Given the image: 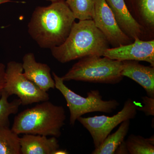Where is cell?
<instances>
[{
  "instance_id": "1",
  "label": "cell",
  "mask_w": 154,
  "mask_h": 154,
  "mask_svg": "<svg viewBox=\"0 0 154 154\" xmlns=\"http://www.w3.org/2000/svg\"><path fill=\"white\" fill-rule=\"evenodd\" d=\"M75 19L65 1L38 6L31 15L28 33L41 48L51 49L65 41Z\"/></svg>"
},
{
  "instance_id": "2",
  "label": "cell",
  "mask_w": 154,
  "mask_h": 154,
  "mask_svg": "<svg viewBox=\"0 0 154 154\" xmlns=\"http://www.w3.org/2000/svg\"><path fill=\"white\" fill-rule=\"evenodd\" d=\"M110 45L93 20L75 22L66 40L51 48V54L61 63L89 56H103Z\"/></svg>"
},
{
  "instance_id": "3",
  "label": "cell",
  "mask_w": 154,
  "mask_h": 154,
  "mask_svg": "<svg viewBox=\"0 0 154 154\" xmlns=\"http://www.w3.org/2000/svg\"><path fill=\"white\" fill-rule=\"evenodd\" d=\"M66 119L62 106L48 101L25 109L14 118L11 130L17 134L40 135L59 137Z\"/></svg>"
},
{
  "instance_id": "4",
  "label": "cell",
  "mask_w": 154,
  "mask_h": 154,
  "mask_svg": "<svg viewBox=\"0 0 154 154\" xmlns=\"http://www.w3.org/2000/svg\"><path fill=\"white\" fill-rule=\"evenodd\" d=\"M89 56L79 59L63 76L64 82L70 81L116 85L123 79L122 62L106 57Z\"/></svg>"
},
{
  "instance_id": "5",
  "label": "cell",
  "mask_w": 154,
  "mask_h": 154,
  "mask_svg": "<svg viewBox=\"0 0 154 154\" xmlns=\"http://www.w3.org/2000/svg\"><path fill=\"white\" fill-rule=\"evenodd\" d=\"M55 88L61 93L66 99L70 112L69 123L74 125L78 119L86 113L100 112L110 113L117 109L119 103L116 100L105 101L98 90H91L86 97L76 94L64 83L61 77L52 72Z\"/></svg>"
},
{
  "instance_id": "6",
  "label": "cell",
  "mask_w": 154,
  "mask_h": 154,
  "mask_svg": "<svg viewBox=\"0 0 154 154\" xmlns=\"http://www.w3.org/2000/svg\"><path fill=\"white\" fill-rule=\"evenodd\" d=\"M22 63L11 61L7 63L4 91L9 96H18L22 105H31L49 100V94L43 91L23 74Z\"/></svg>"
},
{
  "instance_id": "7",
  "label": "cell",
  "mask_w": 154,
  "mask_h": 154,
  "mask_svg": "<svg viewBox=\"0 0 154 154\" xmlns=\"http://www.w3.org/2000/svg\"><path fill=\"white\" fill-rule=\"evenodd\" d=\"M137 113L136 105L131 99H128L125 102L122 109L113 116H81L77 120L90 133L95 148H97L115 128L122 122L133 119Z\"/></svg>"
},
{
  "instance_id": "8",
  "label": "cell",
  "mask_w": 154,
  "mask_h": 154,
  "mask_svg": "<svg viewBox=\"0 0 154 154\" xmlns=\"http://www.w3.org/2000/svg\"><path fill=\"white\" fill-rule=\"evenodd\" d=\"M92 20L96 28L104 34L112 48L130 44L134 41L119 28L105 0H96Z\"/></svg>"
},
{
  "instance_id": "9",
  "label": "cell",
  "mask_w": 154,
  "mask_h": 154,
  "mask_svg": "<svg viewBox=\"0 0 154 154\" xmlns=\"http://www.w3.org/2000/svg\"><path fill=\"white\" fill-rule=\"evenodd\" d=\"M103 56L121 61H145L154 66V39L144 40L135 38L130 44L108 48Z\"/></svg>"
},
{
  "instance_id": "10",
  "label": "cell",
  "mask_w": 154,
  "mask_h": 154,
  "mask_svg": "<svg viewBox=\"0 0 154 154\" xmlns=\"http://www.w3.org/2000/svg\"><path fill=\"white\" fill-rule=\"evenodd\" d=\"M122 32L134 41L135 38L152 40L145 30L131 16L124 0H105Z\"/></svg>"
},
{
  "instance_id": "11",
  "label": "cell",
  "mask_w": 154,
  "mask_h": 154,
  "mask_svg": "<svg viewBox=\"0 0 154 154\" xmlns=\"http://www.w3.org/2000/svg\"><path fill=\"white\" fill-rule=\"evenodd\" d=\"M22 61L23 74L27 79L45 92L55 88V82L47 64L36 61L34 54L31 52L26 54Z\"/></svg>"
},
{
  "instance_id": "12",
  "label": "cell",
  "mask_w": 154,
  "mask_h": 154,
  "mask_svg": "<svg viewBox=\"0 0 154 154\" xmlns=\"http://www.w3.org/2000/svg\"><path fill=\"white\" fill-rule=\"evenodd\" d=\"M121 75L140 85L147 96L154 98V66H145L138 61H122Z\"/></svg>"
},
{
  "instance_id": "13",
  "label": "cell",
  "mask_w": 154,
  "mask_h": 154,
  "mask_svg": "<svg viewBox=\"0 0 154 154\" xmlns=\"http://www.w3.org/2000/svg\"><path fill=\"white\" fill-rule=\"evenodd\" d=\"M124 1L134 19L154 39V0Z\"/></svg>"
},
{
  "instance_id": "14",
  "label": "cell",
  "mask_w": 154,
  "mask_h": 154,
  "mask_svg": "<svg viewBox=\"0 0 154 154\" xmlns=\"http://www.w3.org/2000/svg\"><path fill=\"white\" fill-rule=\"evenodd\" d=\"M19 143L22 154H54L60 148L57 138L40 135L24 134Z\"/></svg>"
},
{
  "instance_id": "15",
  "label": "cell",
  "mask_w": 154,
  "mask_h": 154,
  "mask_svg": "<svg viewBox=\"0 0 154 154\" xmlns=\"http://www.w3.org/2000/svg\"><path fill=\"white\" fill-rule=\"evenodd\" d=\"M130 120L122 122L117 130L109 134L97 148L92 152L93 154H114L119 146L124 141L129 129Z\"/></svg>"
},
{
  "instance_id": "16",
  "label": "cell",
  "mask_w": 154,
  "mask_h": 154,
  "mask_svg": "<svg viewBox=\"0 0 154 154\" xmlns=\"http://www.w3.org/2000/svg\"><path fill=\"white\" fill-rule=\"evenodd\" d=\"M130 154H154V136L144 138L140 135L130 134L125 141Z\"/></svg>"
},
{
  "instance_id": "17",
  "label": "cell",
  "mask_w": 154,
  "mask_h": 154,
  "mask_svg": "<svg viewBox=\"0 0 154 154\" xmlns=\"http://www.w3.org/2000/svg\"><path fill=\"white\" fill-rule=\"evenodd\" d=\"M19 139L10 127H0V154H20Z\"/></svg>"
},
{
  "instance_id": "18",
  "label": "cell",
  "mask_w": 154,
  "mask_h": 154,
  "mask_svg": "<svg viewBox=\"0 0 154 154\" xmlns=\"http://www.w3.org/2000/svg\"><path fill=\"white\" fill-rule=\"evenodd\" d=\"M76 19L92 20L96 0H65Z\"/></svg>"
},
{
  "instance_id": "19",
  "label": "cell",
  "mask_w": 154,
  "mask_h": 154,
  "mask_svg": "<svg viewBox=\"0 0 154 154\" xmlns=\"http://www.w3.org/2000/svg\"><path fill=\"white\" fill-rule=\"evenodd\" d=\"M10 96L3 90L0 98V127H10L9 116L18 113L21 102L19 99L11 102L8 101Z\"/></svg>"
},
{
  "instance_id": "20",
  "label": "cell",
  "mask_w": 154,
  "mask_h": 154,
  "mask_svg": "<svg viewBox=\"0 0 154 154\" xmlns=\"http://www.w3.org/2000/svg\"><path fill=\"white\" fill-rule=\"evenodd\" d=\"M142 102L144 106L142 107H137V110L143 112L147 116H154V98H151L148 96L141 97Z\"/></svg>"
},
{
  "instance_id": "21",
  "label": "cell",
  "mask_w": 154,
  "mask_h": 154,
  "mask_svg": "<svg viewBox=\"0 0 154 154\" xmlns=\"http://www.w3.org/2000/svg\"><path fill=\"white\" fill-rule=\"evenodd\" d=\"M5 65L3 63H0V98L5 87Z\"/></svg>"
},
{
  "instance_id": "22",
  "label": "cell",
  "mask_w": 154,
  "mask_h": 154,
  "mask_svg": "<svg viewBox=\"0 0 154 154\" xmlns=\"http://www.w3.org/2000/svg\"><path fill=\"white\" fill-rule=\"evenodd\" d=\"M116 154H129L128 150L125 143V142L123 141L122 143L118 147L116 150L115 153Z\"/></svg>"
},
{
  "instance_id": "23",
  "label": "cell",
  "mask_w": 154,
  "mask_h": 154,
  "mask_svg": "<svg viewBox=\"0 0 154 154\" xmlns=\"http://www.w3.org/2000/svg\"><path fill=\"white\" fill-rule=\"evenodd\" d=\"M69 154L68 152L66 149H58L57 150L54 152V154Z\"/></svg>"
},
{
  "instance_id": "24",
  "label": "cell",
  "mask_w": 154,
  "mask_h": 154,
  "mask_svg": "<svg viewBox=\"0 0 154 154\" xmlns=\"http://www.w3.org/2000/svg\"><path fill=\"white\" fill-rule=\"evenodd\" d=\"M11 2H13V1L11 0H0V5L5 3Z\"/></svg>"
},
{
  "instance_id": "25",
  "label": "cell",
  "mask_w": 154,
  "mask_h": 154,
  "mask_svg": "<svg viewBox=\"0 0 154 154\" xmlns=\"http://www.w3.org/2000/svg\"><path fill=\"white\" fill-rule=\"evenodd\" d=\"M45 1H48V2H57V1H65V0H45Z\"/></svg>"
}]
</instances>
